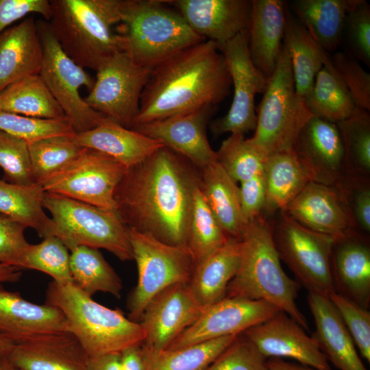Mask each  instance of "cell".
<instances>
[{"label": "cell", "mask_w": 370, "mask_h": 370, "mask_svg": "<svg viewBox=\"0 0 370 370\" xmlns=\"http://www.w3.org/2000/svg\"><path fill=\"white\" fill-rule=\"evenodd\" d=\"M242 334L267 359L289 358L315 370H332L314 338L282 311Z\"/></svg>", "instance_id": "cell-17"}, {"label": "cell", "mask_w": 370, "mask_h": 370, "mask_svg": "<svg viewBox=\"0 0 370 370\" xmlns=\"http://www.w3.org/2000/svg\"><path fill=\"white\" fill-rule=\"evenodd\" d=\"M70 332L63 313L57 308L36 304L20 293L0 286V336L14 343L34 336Z\"/></svg>", "instance_id": "cell-24"}, {"label": "cell", "mask_w": 370, "mask_h": 370, "mask_svg": "<svg viewBox=\"0 0 370 370\" xmlns=\"http://www.w3.org/2000/svg\"><path fill=\"white\" fill-rule=\"evenodd\" d=\"M21 276V269L0 263V283L16 282Z\"/></svg>", "instance_id": "cell-57"}, {"label": "cell", "mask_w": 370, "mask_h": 370, "mask_svg": "<svg viewBox=\"0 0 370 370\" xmlns=\"http://www.w3.org/2000/svg\"><path fill=\"white\" fill-rule=\"evenodd\" d=\"M216 155L226 173L240 183L262 173L267 158L242 134H231L222 142Z\"/></svg>", "instance_id": "cell-42"}, {"label": "cell", "mask_w": 370, "mask_h": 370, "mask_svg": "<svg viewBox=\"0 0 370 370\" xmlns=\"http://www.w3.org/2000/svg\"><path fill=\"white\" fill-rule=\"evenodd\" d=\"M323 66L342 82L359 109L370 111V74L343 51L324 53Z\"/></svg>", "instance_id": "cell-44"}, {"label": "cell", "mask_w": 370, "mask_h": 370, "mask_svg": "<svg viewBox=\"0 0 370 370\" xmlns=\"http://www.w3.org/2000/svg\"><path fill=\"white\" fill-rule=\"evenodd\" d=\"M37 25L42 47L39 75L75 133L95 127L106 117L92 109L79 93L82 87L90 91L95 79L65 53L47 21L38 20Z\"/></svg>", "instance_id": "cell-11"}, {"label": "cell", "mask_w": 370, "mask_h": 370, "mask_svg": "<svg viewBox=\"0 0 370 370\" xmlns=\"http://www.w3.org/2000/svg\"><path fill=\"white\" fill-rule=\"evenodd\" d=\"M42 204L51 215V236L69 251L79 246L104 249L122 261L133 260L127 227L115 210L45 192Z\"/></svg>", "instance_id": "cell-8"}, {"label": "cell", "mask_w": 370, "mask_h": 370, "mask_svg": "<svg viewBox=\"0 0 370 370\" xmlns=\"http://www.w3.org/2000/svg\"><path fill=\"white\" fill-rule=\"evenodd\" d=\"M307 301L315 325L312 336L328 362L340 370H367L328 296L308 292Z\"/></svg>", "instance_id": "cell-26"}, {"label": "cell", "mask_w": 370, "mask_h": 370, "mask_svg": "<svg viewBox=\"0 0 370 370\" xmlns=\"http://www.w3.org/2000/svg\"><path fill=\"white\" fill-rule=\"evenodd\" d=\"M283 44L291 59L297 93L305 99L316 75L323 66L325 51L315 42L288 5Z\"/></svg>", "instance_id": "cell-33"}, {"label": "cell", "mask_w": 370, "mask_h": 370, "mask_svg": "<svg viewBox=\"0 0 370 370\" xmlns=\"http://www.w3.org/2000/svg\"><path fill=\"white\" fill-rule=\"evenodd\" d=\"M271 223L273 240L282 260L310 293L328 296L334 291L330 266L334 237L311 230L276 212Z\"/></svg>", "instance_id": "cell-10"}, {"label": "cell", "mask_w": 370, "mask_h": 370, "mask_svg": "<svg viewBox=\"0 0 370 370\" xmlns=\"http://www.w3.org/2000/svg\"><path fill=\"white\" fill-rule=\"evenodd\" d=\"M14 343L0 336V355L6 356L12 347Z\"/></svg>", "instance_id": "cell-58"}, {"label": "cell", "mask_w": 370, "mask_h": 370, "mask_svg": "<svg viewBox=\"0 0 370 370\" xmlns=\"http://www.w3.org/2000/svg\"><path fill=\"white\" fill-rule=\"evenodd\" d=\"M73 136H53L27 142L34 180L39 183L59 171L82 150Z\"/></svg>", "instance_id": "cell-41"}, {"label": "cell", "mask_w": 370, "mask_h": 370, "mask_svg": "<svg viewBox=\"0 0 370 370\" xmlns=\"http://www.w3.org/2000/svg\"><path fill=\"white\" fill-rule=\"evenodd\" d=\"M73 138L79 146L101 152L127 169L139 164L164 146L108 118L90 130L75 133Z\"/></svg>", "instance_id": "cell-27"}, {"label": "cell", "mask_w": 370, "mask_h": 370, "mask_svg": "<svg viewBox=\"0 0 370 370\" xmlns=\"http://www.w3.org/2000/svg\"><path fill=\"white\" fill-rule=\"evenodd\" d=\"M164 1L175 8L197 34L219 47L248 27L251 0Z\"/></svg>", "instance_id": "cell-21"}, {"label": "cell", "mask_w": 370, "mask_h": 370, "mask_svg": "<svg viewBox=\"0 0 370 370\" xmlns=\"http://www.w3.org/2000/svg\"><path fill=\"white\" fill-rule=\"evenodd\" d=\"M70 251L73 284L90 297L97 292L121 297V280L98 249L79 246Z\"/></svg>", "instance_id": "cell-36"}, {"label": "cell", "mask_w": 370, "mask_h": 370, "mask_svg": "<svg viewBox=\"0 0 370 370\" xmlns=\"http://www.w3.org/2000/svg\"><path fill=\"white\" fill-rule=\"evenodd\" d=\"M287 11L282 0H251L247 32L248 50L254 66L269 79L283 45Z\"/></svg>", "instance_id": "cell-25"}, {"label": "cell", "mask_w": 370, "mask_h": 370, "mask_svg": "<svg viewBox=\"0 0 370 370\" xmlns=\"http://www.w3.org/2000/svg\"><path fill=\"white\" fill-rule=\"evenodd\" d=\"M44 193L38 183L19 185L0 178V214L34 229L43 238L51 236L53 223L44 210Z\"/></svg>", "instance_id": "cell-35"}, {"label": "cell", "mask_w": 370, "mask_h": 370, "mask_svg": "<svg viewBox=\"0 0 370 370\" xmlns=\"http://www.w3.org/2000/svg\"><path fill=\"white\" fill-rule=\"evenodd\" d=\"M360 0H292L290 11L325 52L333 53L341 45L347 14Z\"/></svg>", "instance_id": "cell-29"}, {"label": "cell", "mask_w": 370, "mask_h": 370, "mask_svg": "<svg viewBox=\"0 0 370 370\" xmlns=\"http://www.w3.org/2000/svg\"><path fill=\"white\" fill-rule=\"evenodd\" d=\"M279 310L262 300L225 297L204 308L196 321L166 348L174 349L221 337L239 335Z\"/></svg>", "instance_id": "cell-16"}, {"label": "cell", "mask_w": 370, "mask_h": 370, "mask_svg": "<svg viewBox=\"0 0 370 370\" xmlns=\"http://www.w3.org/2000/svg\"><path fill=\"white\" fill-rule=\"evenodd\" d=\"M345 157L347 175L370 177V114L359 109L336 123Z\"/></svg>", "instance_id": "cell-40"}, {"label": "cell", "mask_w": 370, "mask_h": 370, "mask_svg": "<svg viewBox=\"0 0 370 370\" xmlns=\"http://www.w3.org/2000/svg\"><path fill=\"white\" fill-rule=\"evenodd\" d=\"M27 227L0 214V263L22 269L29 243L25 237Z\"/></svg>", "instance_id": "cell-51"}, {"label": "cell", "mask_w": 370, "mask_h": 370, "mask_svg": "<svg viewBox=\"0 0 370 370\" xmlns=\"http://www.w3.org/2000/svg\"><path fill=\"white\" fill-rule=\"evenodd\" d=\"M40 14L49 21L51 6L48 0H0V34L29 14Z\"/></svg>", "instance_id": "cell-53"}, {"label": "cell", "mask_w": 370, "mask_h": 370, "mask_svg": "<svg viewBox=\"0 0 370 370\" xmlns=\"http://www.w3.org/2000/svg\"><path fill=\"white\" fill-rule=\"evenodd\" d=\"M330 266L334 292L368 310L370 306L369 234L352 229L334 237Z\"/></svg>", "instance_id": "cell-20"}, {"label": "cell", "mask_w": 370, "mask_h": 370, "mask_svg": "<svg viewBox=\"0 0 370 370\" xmlns=\"http://www.w3.org/2000/svg\"><path fill=\"white\" fill-rule=\"evenodd\" d=\"M256 116L254 134L248 140L267 157L293 150L301 129L313 116L305 99L297 93L291 59L284 44Z\"/></svg>", "instance_id": "cell-7"}, {"label": "cell", "mask_w": 370, "mask_h": 370, "mask_svg": "<svg viewBox=\"0 0 370 370\" xmlns=\"http://www.w3.org/2000/svg\"><path fill=\"white\" fill-rule=\"evenodd\" d=\"M280 260L268 218L260 216L248 222L241 238L240 266L225 297L268 302L308 331V321L296 302L300 285L286 275Z\"/></svg>", "instance_id": "cell-3"}, {"label": "cell", "mask_w": 370, "mask_h": 370, "mask_svg": "<svg viewBox=\"0 0 370 370\" xmlns=\"http://www.w3.org/2000/svg\"><path fill=\"white\" fill-rule=\"evenodd\" d=\"M6 357L20 370H86L89 358L70 332L40 334L15 343Z\"/></svg>", "instance_id": "cell-23"}, {"label": "cell", "mask_w": 370, "mask_h": 370, "mask_svg": "<svg viewBox=\"0 0 370 370\" xmlns=\"http://www.w3.org/2000/svg\"><path fill=\"white\" fill-rule=\"evenodd\" d=\"M123 51L147 68L205 40L164 1L123 0L121 13Z\"/></svg>", "instance_id": "cell-6"}, {"label": "cell", "mask_w": 370, "mask_h": 370, "mask_svg": "<svg viewBox=\"0 0 370 370\" xmlns=\"http://www.w3.org/2000/svg\"><path fill=\"white\" fill-rule=\"evenodd\" d=\"M238 335L227 336L155 354L143 351L145 370H205Z\"/></svg>", "instance_id": "cell-38"}, {"label": "cell", "mask_w": 370, "mask_h": 370, "mask_svg": "<svg viewBox=\"0 0 370 370\" xmlns=\"http://www.w3.org/2000/svg\"><path fill=\"white\" fill-rule=\"evenodd\" d=\"M1 356H1V355H0V359H1Z\"/></svg>", "instance_id": "cell-60"}, {"label": "cell", "mask_w": 370, "mask_h": 370, "mask_svg": "<svg viewBox=\"0 0 370 370\" xmlns=\"http://www.w3.org/2000/svg\"><path fill=\"white\" fill-rule=\"evenodd\" d=\"M203 310L188 284L163 289L146 305L138 321L145 332L143 351L155 354L166 349Z\"/></svg>", "instance_id": "cell-15"}, {"label": "cell", "mask_w": 370, "mask_h": 370, "mask_svg": "<svg viewBox=\"0 0 370 370\" xmlns=\"http://www.w3.org/2000/svg\"><path fill=\"white\" fill-rule=\"evenodd\" d=\"M120 370H145L141 345L130 347L121 353Z\"/></svg>", "instance_id": "cell-54"}, {"label": "cell", "mask_w": 370, "mask_h": 370, "mask_svg": "<svg viewBox=\"0 0 370 370\" xmlns=\"http://www.w3.org/2000/svg\"><path fill=\"white\" fill-rule=\"evenodd\" d=\"M343 52L370 66V5L364 0L346 15L341 36Z\"/></svg>", "instance_id": "cell-45"}, {"label": "cell", "mask_w": 370, "mask_h": 370, "mask_svg": "<svg viewBox=\"0 0 370 370\" xmlns=\"http://www.w3.org/2000/svg\"><path fill=\"white\" fill-rule=\"evenodd\" d=\"M121 354L112 353L89 356L86 370H120Z\"/></svg>", "instance_id": "cell-55"}, {"label": "cell", "mask_w": 370, "mask_h": 370, "mask_svg": "<svg viewBox=\"0 0 370 370\" xmlns=\"http://www.w3.org/2000/svg\"><path fill=\"white\" fill-rule=\"evenodd\" d=\"M247 40L245 30L219 47L234 86V95L227 114L210 123L214 136L227 132L244 134L256 129L255 97L264 92L268 79L253 64Z\"/></svg>", "instance_id": "cell-14"}, {"label": "cell", "mask_w": 370, "mask_h": 370, "mask_svg": "<svg viewBox=\"0 0 370 370\" xmlns=\"http://www.w3.org/2000/svg\"><path fill=\"white\" fill-rule=\"evenodd\" d=\"M199 188L217 221L228 238L241 240L245 223L239 188L217 161L199 169Z\"/></svg>", "instance_id": "cell-30"}, {"label": "cell", "mask_w": 370, "mask_h": 370, "mask_svg": "<svg viewBox=\"0 0 370 370\" xmlns=\"http://www.w3.org/2000/svg\"><path fill=\"white\" fill-rule=\"evenodd\" d=\"M127 232L138 268L137 284L127 308L129 319L138 322L156 295L171 285L190 282L196 264L186 246L169 245L134 229L127 228Z\"/></svg>", "instance_id": "cell-9"}, {"label": "cell", "mask_w": 370, "mask_h": 370, "mask_svg": "<svg viewBox=\"0 0 370 370\" xmlns=\"http://www.w3.org/2000/svg\"><path fill=\"white\" fill-rule=\"evenodd\" d=\"M0 370H20L15 367L6 356H3L0 359Z\"/></svg>", "instance_id": "cell-59"}, {"label": "cell", "mask_w": 370, "mask_h": 370, "mask_svg": "<svg viewBox=\"0 0 370 370\" xmlns=\"http://www.w3.org/2000/svg\"><path fill=\"white\" fill-rule=\"evenodd\" d=\"M195 168L163 146L127 169L114 194L123 224L165 243L187 247L193 193L200 180Z\"/></svg>", "instance_id": "cell-1"}, {"label": "cell", "mask_w": 370, "mask_h": 370, "mask_svg": "<svg viewBox=\"0 0 370 370\" xmlns=\"http://www.w3.org/2000/svg\"><path fill=\"white\" fill-rule=\"evenodd\" d=\"M231 86L225 58L217 43L204 40L188 47L151 69L132 128L217 106L229 95Z\"/></svg>", "instance_id": "cell-2"}, {"label": "cell", "mask_w": 370, "mask_h": 370, "mask_svg": "<svg viewBox=\"0 0 370 370\" xmlns=\"http://www.w3.org/2000/svg\"><path fill=\"white\" fill-rule=\"evenodd\" d=\"M217 106H206L195 111L143 123L133 127L160 142L199 169L217 161L216 151L206 134L207 125Z\"/></svg>", "instance_id": "cell-18"}, {"label": "cell", "mask_w": 370, "mask_h": 370, "mask_svg": "<svg viewBox=\"0 0 370 370\" xmlns=\"http://www.w3.org/2000/svg\"><path fill=\"white\" fill-rule=\"evenodd\" d=\"M42 47L34 16L0 34V92L18 79L39 74Z\"/></svg>", "instance_id": "cell-28"}, {"label": "cell", "mask_w": 370, "mask_h": 370, "mask_svg": "<svg viewBox=\"0 0 370 370\" xmlns=\"http://www.w3.org/2000/svg\"><path fill=\"white\" fill-rule=\"evenodd\" d=\"M228 238L197 187L193 193L187 241L196 265L222 247Z\"/></svg>", "instance_id": "cell-39"}, {"label": "cell", "mask_w": 370, "mask_h": 370, "mask_svg": "<svg viewBox=\"0 0 370 370\" xmlns=\"http://www.w3.org/2000/svg\"><path fill=\"white\" fill-rule=\"evenodd\" d=\"M263 175L266 202L262 216L266 218L284 211L311 181L293 150L268 156Z\"/></svg>", "instance_id": "cell-32"}, {"label": "cell", "mask_w": 370, "mask_h": 370, "mask_svg": "<svg viewBox=\"0 0 370 370\" xmlns=\"http://www.w3.org/2000/svg\"><path fill=\"white\" fill-rule=\"evenodd\" d=\"M267 360L241 334L205 370H268Z\"/></svg>", "instance_id": "cell-50"}, {"label": "cell", "mask_w": 370, "mask_h": 370, "mask_svg": "<svg viewBox=\"0 0 370 370\" xmlns=\"http://www.w3.org/2000/svg\"><path fill=\"white\" fill-rule=\"evenodd\" d=\"M0 167L5 181L19 185H30L34 180L28 148L24 139L0 131Z\"/></svg>", "instance_id": "cell-47"}, {"label": "cell", "mask_w": 370, "mask_h": 370, "mask_svg": "<svg viewBox=\"0 0 370 370\" xmlns=\"http://www.w3.org/2000/svg\"><path fill=\"white\" fill-rule=\"evenodd\" d=\"M239 201L246 224L262 216L266 202V187L263 172L240 183Z\"/></svg>", "instance_id": "cell-52"}, {"label": "cell", "mask_w": 370, "mask_h": 370, "mask_svg": "<svg viewBox=\"0 0 370 370\" xmlns=\"http://www.w3.org/2000/svg\"><path fill=\"white\" fill-rule=\"evenodd\" d=\"M0 110L38 119L66 118L39 74L25 76L3 89Z\"/></svg>", "instance_id": "cell-34"}, {"label": "cell", "mask_w": 370, "mask_h": 370, "mask_svg": "<svg viewBox=\"0 0 370 370\" xmlns=\"http://www.w3.org/2000/svg\"><path fill=\"white\" fill-rule=\"evenodd\" d=\"M305 101L313 116L334 123L349 118L359 110L342 82L325 66L316 75Z\"/></svg>", "instance_id": "cell-37"}, {"label": "cell", "mask_w": 370, "mask_h": 370, "mask_svg": "<svg viewBox=\"0 0 370 370\" xmlns=\"http://www.w3.org/2000/svg\"><path fill=\"white\" fill-rule=\"evenodd\" d=\"M311 181L336 186L347 175L345 151L336 123L312 116L293 147Z\"/></svg>", "instance_id": "cell-19"}, {"label": "cell", "mask_w": 370, "mask_h": 370, "mask_svg": "<svg viewBox=\"0 0 370 370\" xmlns=\"http://www.w3.org/2000/svg\"><path fill=\"white\" fill-rule=\"evenodd\" d=\"M46 304L64 315L71 332L89 356L118 353L143 344L145 332L119 309L104 306L73 283L52 281L46 292Z\"/></svg>", "instance_id": "cell-5"}, {"label": "cell", "mask_w": 370, "mask_h": 370, "mask_svg": "<svg viewBox=\"0 0 370 370\" xmlns=\"http://www.w3.org/2000/svg\"><path fill=\"white\" fill-rule=\"evenodd\" d=\"M336 186L352 216L355 229L370 232V177L346 175Z\"/></svg>", "instance_id": "cell-49"}, {"label": "cell", "mask_w": 370, "mask_h": 370, "mask_svg": "<svg viewBox=\"0 0 370 370\" xmlns=\"http://www.w3.org/2000/svg\"><path fill=\"white\" fill-rule=\"evenodd\" d=\"M0 131L27 142L53 136L75 134L66 118L38 119L0 110Z\"/></svg>", "instance_id": "cell-46"}, {"label": "cell", "mask_w": 370, "mask_h": 370, "mask_svg": "<svg viewBox=\"0 0 370 370\" xmlns=\"http://www.w3.org/2000/svg\"><path fill=\"white\" fill-rule=\"evenodd\" d=\"M151 69L125 51L116 52L97 69L95 84L84 100L95 111L132 129Z\"/></svg>", "instance_id": "cell-13"}, {"label": "cell", "mask_w": 370, "mask_h": 370, "mask_svg": "<svg viewBox=\"0 0 370 370\" xmlns=\"http://www.w3.org/2000/svg\"><path fill=\"white\" fill-rule=\"evenodd\" d=\"M123 0H52L47 21L65 53L80 66L95 71L123 51V39L113 32L121 23Z\"/></svg>", "instance_id": "cell-4"}, {"label": "cell", "mask_w": 370, "mask_h": 370, "mask_svg": "<svg viewBox=\"0 0 370 370\" xmlns=\"http://www.w3.org/2000/svg\"><path fill=\"white\" fill-rule=\"evenodd\" d=\"M283 212L303 226L333 237L356 230L335 186L310 181Z\"/></svg>", "instance_id": "cell-22"}, {"label": "cell", "mask_w": 370, "mask_h": 370, "mask_svg": "<svg viewBox=\"0 0 370 370\" xmlns=\"http://www.w3.org/2000/svg\"><path fill=\"white\" fill-rule=\"evenodd\" d=\"M22 269L41 271L50 275L57 283H73L69 249L53 236L44 238L40 243L29 245Z\"/></svg>", "instance_id": "cell-43"}, {"label": "cell", "mask_w": 370, "mask_h": 370, "mask_svg": "<svg viewBox=\"0 0 370 370\" xmlns=\"http://www.w3.org/2000/svg\"><path fill=\"white\" fill-rule=\"evenodd\" d=\"M241 258V240L229 238L222 247L196 265L188 285L204 308L225 297Z\"/></svg>", "instance_id": "cell-31"}, {"label": "cell", "mask_w": 370, "mask_h": 370, "mask_svg": "<svg viewBox=\"0 0 370 370\" xmlns=\"http://www.w3.org/2000/svg\"><path fill=\"white\" fill-rule=\"evenodd\" d=\"M268 370H315L308 366L288 362L282 358H271L267 360Z\"/></svg>", "instance_id": "cell-56"}, {"label": "cell", "mask_w": 370, "mask_h": 370, "mask_svg": "<svg viewBox=\"0 0 370 370\" xmlns=\"http://www.w3.org/2000/svg\"><path fill=\"white\" fill-rule=\"evenodd\" d=\"M329 299L337 310L349 332L360 355L370 362V312L335 293L329 294Z\"/></svg>", "instance_id": "cell-48"}, {"label": "cell", "mask_w": 370, "mask_h": 370, "mask_svg": "<svg viewBox=\"0 0 370 370\" xmlns=\"http://www.w3.org/2000/svg\"><path fill=\"white\" fill-rule=\"evenodd\" d=\"M127 169L101 152L83 148L74 159L38 184L45 192L116 211L115 191Z\"/></svg>", "instance_id": "cell-12"}]
</instances>
